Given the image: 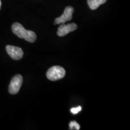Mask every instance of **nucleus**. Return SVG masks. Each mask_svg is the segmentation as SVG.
<instances>
[{
	"label": "nucleus",
	"mask_w": 130,
	"mask_h": 130,
	"mask_svg": "<svg viewBox=\"0 0 130 130\" xmlns=\"http://www.w3.org/2000/svg\"><path fill=\"white\" fill-rule=\"evenodd\" d=\"M6 49L8 54L12 59L18 60L21 59L23 57V51L19 47L12 46V45H7Z\"/></svg>",
	"instance_id": "5"
},
{
	"label": "nucleus",
	"mask_w": 130,
	"mask_h": 130,
	"mask_svg": "<svg viewBox=\"0 0 130 130\" xmlns=\"http://www.w3.org/2000/svg\"><path fill=\"white\" fill-rule=\"evenodd\" d=\"M77 25L75 23H71L69 24H61L58 27L57 31V35L60 37H63L67 35L69 32H72L77 30Z\"/></svg>",
	"instance_id": "6"
},
{
	"label": "nucleus",
	"mask_w": 130,
	"mask_h": 130,
	"mask_svg": "<svg viewBox=\"0 0 130 130\" xmlns=\"http://www.w3.org/2000/svg\"><path fill=\"white\" fill-rule=\"evenodd\" d=\"M23 82V78L21 75H16L11 79L10 83L9 86V92L10 94L14 95L18 93L20 90Z\"/></svg>",
	"instance_id": "3"
},
{
	"label": "nucleus",
	"mask_w": 130,
	"mask_h": 130,
	"mask_svg": "<svg viewBox=\"0 0 130 130\" xmlns=\"http://www.w3.org/2000/svg\"><path fill=\"white\" fill-rule=\"evenodd\" d=\"M12 31L14 35L21 39H24L27 42L33 43L36 40L37 36L35 32L32 31L27 30L21 24L14 23L12 26Z\"/></svg>",
	"instance_id": "1"
},
{
	"label": "nucleus",
	"mask_w": 130,
	"mask_h": 130,
	"mask_svg": "<svg viewBox=\"0 0 130 130\" xmlns=\"http://www.w3.org/2000/svg\"><path fill=\"white\" fill-rule=\"evenodd\" d=\"M81 106H78L77 107H74V108H72L71 109V112L74 115H76L77 114L78 112H79L81 110Z\"/></svg>",
	"instance_id": "9"
},
{
	"label": "nucleus",
	"mask_w": 130,
	"mask_h": 130,
	"mask_svg": "<svg viewBox=\"0 0 130 130\" xmlns=\"http://www.w3.org/2000/svg\"><path fill=\"white\" fill-rule=\"evenodd\" d=\"M74 12V8L71 6H68L65 8L62 15L57 18L55 20V24H64L67 21H71L72 18V14Z\"/></svg>",
	"instance_id": "4"
},
{
	"label": "nucleus",
	"mask_w": 130,
	"mask_h": 130,
	"mask_svg": "<svg viewBox=\"0 0 130 130\" xmlns=\"http://www.w3.org/2000/svg\"><path fill=\"white\" fill-rule=\"evenodd\" d=\"M66 74L64 69L61 66H53L48 69L46 73V77L51 81H57L63 78Z\"/></svg>",
	"instance_id": "2"
},
{
	"label": "nucleus",
	"mask_w": 130,
	"mask_h": 130,
	"mask_svg": "<svg viewBox=\"0 0 130 130\" xmlns=\"http://www.w3.org/2000/svg\"><path fill=\"white\" fill-rule=\"evenodd\" d=\"M1 0H0V9H1Z\"/></svg>",
	"instance_id": "10"
},
{
	"label": "nucleus",
	"mask_w": 130,
	"mask_h": 130,
	"mask_svg": "<svg viewBox=\"0 0 130 130\" xmlns=\"http://www.w3.org/2000/svg\"><path fill=\"white\" fill-rule=\"evenodd\" d=\"M69 127L71 130H79L80 129V125L76 121H71L69 123Z\"/></svg>",
	"instance_id": "8"
},
{
	"label": "nucleus",
	"mask_w": 130,
	"mask_h": 130,
	"mask_svg": "<svg viewBox=\"0 0 130 130\" xmlns=\"http://www.w3.org/2000/svg\"><path fill=\"white\" fill-rule=\"evenodd\" d=\"M107 0H87V4L92 10H96L101 5L106 3Z\"/></svg>",
	"instance_id": "7"
}]
</instances>
